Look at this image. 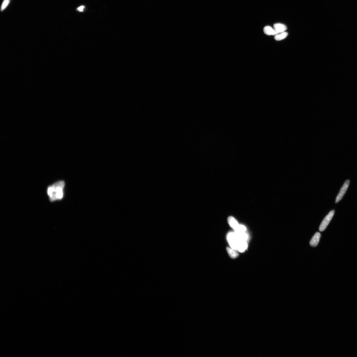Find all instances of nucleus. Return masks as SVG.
Wrapping results in <instances>:
<instances>
[{"mask_svg": "<svg viewBox=\"0 0 357 357\" xmlns=\"http://www.w3.org/2000/svg\"><path fill=\"white\" fill-rule=\"evenodd\" d=\"M228 222L229 226L235 231L236 230L240 225L237 221L233 217H229L228 219Z\"/></svg>", "mask_w": 357, "mask_h": 357, "instance_id": "7", "label": "nucleus"}, {"mask_svg": "<svg viewBox=\"0 0 357 357\" xmlns=\"http://www.w3.org/2000/svg\"><path fill=\"white\" fill-rule=\"evenodd\" d=\"M321 237V234L319 232H317L314 234L310 242V245L312 247H315L318 244Z\"/></svg>", "mask_w": 357, "mask_h": 357, "instance_id": "5", "label": "nucleus"}, {"mask_svg": "<svg viewBox=\"0 0 357 357\" xmlns=\"http://www.w3.org/2000/svg\"><path fill=\"white\" fill-rule=\"evenodd\" d=\"M288 35V33L287 32H284L281 33V34H278L275 36L274 39L277 41L282 40L286 38Z\"/></svg>", "mask_w": 357, "mask_h": 357, "instance_id": "10", "label": "nucleus"}, {"mask_svg": "<svg viewBox=\"0 0 357 357\" xmlns=\"http://www.w3.org/2000/svg\"><path fill=\"white\" fill-rule=\"evenodd\" d=\"M350 183V181L349 180H347L345 181L337 196L336 199V203H337L343 198L349 186Z\"/></svg>", "mask_w": 357, "mask_h": 357, "instance_id": "4", "label": "nucleus"}, {"mask_svg": "<svg viewBox=\"0 0 357 357\" xmlns=\"http://www.w3.org/2000/svg\"><path fill=\"white\" fill-rule=\"evenodd\" d=\"M84 7V6H80V7H78L77 9V10L80 12H82L83 11Z\"/></svg>", "mask_w": 357, "mask_h": 357, "instance_id": "12", "label": "nucleus"}, {"mask_svg": "<svg viewBox=\"0 0 357 357\" xmlns=\"http://www.w3.org/2000/svg\"><path fill=\"white\" fill-rule=\"evenodd\" d=\"M64 186V181H60L48 187L47 193L51 201H53L63 198V190Z\"/></svg>", "mask_w": 357, "mask_h": 357, "instance_id": "2", "label": "nucleus"}, {"mask_svg": "<svg viewBox=\"0 0 357 357\" xmlns=\"http://www.w3.org/2000/svg\"><path fill=\"white\" fill-rule=\"evenodd\" d=\"M10 2V0H4V1H3L2 4L1 5V11L4 10V9L7 7Z\"/></svg>", "mask_w": 357, "mask_h": 357, "instance_id": "11", "label": "nucleus"}, {"mask_svg": "<svg viewBox=\"0 0 357 357\" xmlns=\"http://www.w3.org/2000/svg\"><path fill=\"white\" fill-rule=\"evenodd\" d=\"M249 235L246 232H235L229 233L227 236L228 243L232 249L243 252L247 249Z\"/></svg>", "mask_w": 357, "mask_h": 357, "instance_id": "1", "label": "nucleus"}, {"mask_svg": "<svg viewBox=\"0 0 357 357\" xmlns=\"http://www.w3.org/2000/svg\"><path fill=\"white\" fill-rule=\"evenodd\" d=\"M334 213L335 211L333 210L330 212L325 217L319 226V230L320 232L325 230L334 215Z\"/></svg>", "mask_w": 357, "mask_h": 357, "instance_id": "3", "label": "nucleus"}, {"mask_svg": "<svg viewBox=\"0 0 357 357\" xmlns=\"http://www.w3.org/2000/svg\"><path fill=\"white\" fill-rule=\"evenodd\" d=\"M274 29L278 33H282L285 32L287 29L286 25L281 23L275 24L274 25Z\"/></svg>", "mask_w": 357, "mask_h": 357, "instance_id": "6", "label": "nucleus"}, {"mask_svg": "<svg viewBox=\"0 0 357 357\" xmlns=\"http://www.w3.org/2000/svg\"><path fill=\"white\" fill-rule=\"evenodd\" d=\"M226 250L230 257L232 259H235L239 256L238 253L235 250L230 249L228 247L226 248Z\"/></svg>", "mask_w": 357, "mask_h": 357, "instance_id": "9", "label": "nucleus"}, {"mask_svg": "<svg viewBox=\"0 0 357 357\" xmlns=\"http://www.w3.org/2000/svg\"><path fill=\"white\" fill-rule=\"evenodd\" d=\"M264 32L265 34L269 35H276L279 34V33L275 31L274 29H273L271 27L269 26H267L264 27Z\"/></svg>", "mask_w": 357, "mask_h": 357, "instance_id": "8", "label": "nucleus"}]
</instances>
